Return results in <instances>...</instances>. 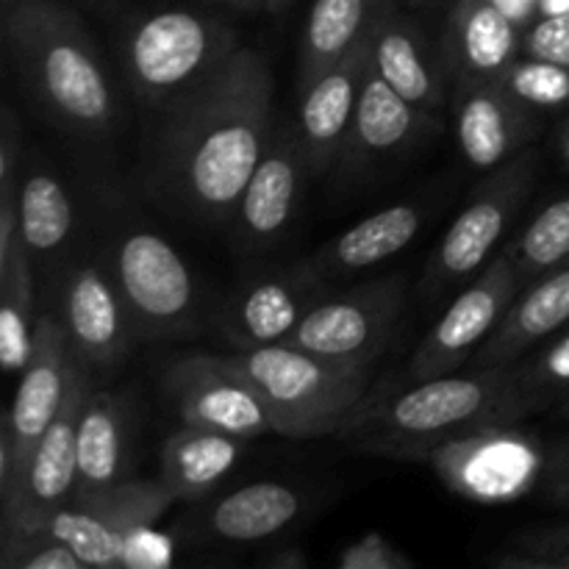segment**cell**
<instances>
[{
  "mask_svg": "<svg viewBox=\"0 0 569 569\" xmlns=\"http://www.w3.org/2000/svg\"><path fill=\"white\" fill-rule=\"evenodd\" d=\"M306 498L281 481H256L222 495L187 520V531L228 545H256L287 531Z\"/></svg>",
  "mask_w": 569,
  "mask_h": 569,
  "instance_id": "cell-21",
  "label": "cell"
},
{
  "mask_svg": "<svg viewBox=\"0 0 569 569\" xmlns=\"http://www.w3.org/2000/svg\"><path fill=\"white\" fill-rule=\"evenodd\" d=\"M531 417L511 365L415 381L383 398H367L339 437L367 453L426 461L437 445L476 426Z\"/></svg>",
  "mask_w": 569,
  "mask_h": 569,
  "instance_id": "cell-3",
  "label": "cell"
},
{
  "mask_svg": "<svg viewBox=\"0 0 569 569\" xmlns=\"http://www.w3.org/2000/svg\"><path fill=\"white\" fill-rule=\"evenodd\" d=\"M72 356L76 353L59 315L37 320L31 361L20 372L14 400L0 431V498L14 489L33 448L59 415L70 387Z\"/></svg>",
  "mask_w": 569,
  "mask_h": 569,
  "instance_id": "cell-12",
  "label": "cell"
},
{
  "mask_svg": "<svg viewBox=\"0 0 569 569\" xmlns=\"http://www.w3.org/2000/svg\"><path fill=\"white\" fill-rule=\"evenodd\" d=\"M537 178V153L526 148L498 170L487 172L472 198L445 231L442 242L431 253L422 289L428 298L470 283L492 259L495 248L515 222Z\"/></svg>",
  "mask_w": 569,
  "mask_h": 569,
  "instance_id": "cell-7",
  "label": "cell"
},
{
  "mask_svg": "<svg viewBox=\"0 0 569 569\" xmlns=\"http://www.w3.org/2000/svg\"><path fill=\"white\" fill-rule=\"evenodd\" d=\"M426 461L456 495L472 503L498 506L539 489L548 450L537 433L520 431L517 422H498L445 439Z\"/></svg>",
  "mask_w": 569,
  "mask_h": 569,
  "instance_id": "cell-9",
  "label": "cell"
},
{
  "mask_svg": "<svg viewBox=\"0 0 569 569\" xmlns=\"http://www.w3.org/2000/svg\"><path fill=\"white\" fill-rule=\"evenodd\" d=\"M242 448L244 439L181 422L161 445L159 478L178 500H200L226 481Z\"/></svg>",
  "mask_w": 569,
  "mask_h": 569,
  "instance_id": "cell-28",
  "label": "cell"
},
{
  "mask_svg": "<svg viewBox=\"0 0 569 569\" xmlns=\"http://www.w3.org/2000/svg\"><path fill=\"white\" fill-rule=\"evenodd\" d=\"M389 3L392 0H315L300 37L298 89L365 44Z\"/></svg>",
  "mask_w": 569,
  "mask_h": 569,
  "instance_id": "cell-27",
  "label": "cell"
},
{
  "mask_svg": "<svg viewBox=\"0 0 569 569\" xmlns=\"http://www.w3.org/2000/svg\"><path fill=\"white\" fill-rule=\"evenodd\" d=\"M520 278L509 253H498L489 259V264L465 283L459 298L448 306L437 326L431 328L420 348L415 350L406 376L411 381H426V378L450 376L461 367L470 365L476 350L492 337L495 328L511 309L520 292Z\"/></svg>",
  "mask_w": 569,
  "mask_h": 569,
  "instance_id": "cell-13",
  "label": "cell"
},
{
  "mask_svg": "<svg viewBox=\"0 0 569 569\" xmlns=\"http://www.w3.org/2000/svg\"><path fill=\"white\" fill-rule=\"evenodd\" d=\"M170 565L172 548L161 533H156V526L139 533L122 556V569H161Z\"/></svg>",
  "mask_w": 569,
  "mask_h": 569,
  "instance_id": "cell-39",
  "label": "cell"
},
{
  "mask_svg": "<svg viewBox=\"0 0 569 569\" xmlns=\"http://www.w3.org/2000/svg\"><path fill=\"white\" fill-rule=\"evenodd\" d=\"M22 161V137L17 128V117L11 106L3 109V133H0V183L20 181L17 170Z\"/></svg>",
  "mask_w": 569,
  "mask_h": 569,
  "instance_id": "cell-40",
  "label": "cell"
},
{
  "mask_svg": "<svg viewBox=\"0 0 569 569\" xmlns=\"http://www.w3.org/2000/svg\"><path fill=\"white\" fill-rule=\"evenodd\" d=\"M331 292L309 261L264 267L239 278L220 306V333L233 350L283 345L306 311Z\"/></svg>",
  "mask_w": 569,
  "mask_h": 569,
  "instance_id": "cell-14",
  "label": "cell"
},
{
  "mask_svg": "<svg viewBox=\"0 0 569 569\" xmlns=\"http://www.w3.org/2000/svg\"><path fill=\"white\" fill-rule=\"evenodd\" d=\"M264 398L278 437H339L345 422L365 406L376 361L326 359L292 345L233 350L217 356Z\"/></svg>",
  "mask_w": 569,
  "mask_h": 569,
  "instance_id": "cell-4",
  "label": "cell"
},
{
  "mask_svg": "<svg viewBox=\"0 0 569 569\" xmlns=\"http://www.w3.org/2000/svg\"><path fill=\"white\" fill-rule=\"evenodd\" d=\"M3 33L28 94L56 126L78 139L114 133L120 100L78 14L56 0H9Z\"/></svg>",
  "mask_w": 569,
  "mask_h": 569,
  "instance_id": "cell-2",
  "label": "cell"
},
{
  "mask_svg": "<svg viewBox=\"0 0 569 569\" xmlns=\"http://www.w3.org/2000/svg\"><path fill=\"white\" fill-rule=\"evenodd\" d=\"M539 492L548 503L569 509V439L553 445L548 450V461H545L542 483H539Z\"/></svg>",
  "mask_w": 569,
  "mask_h": 569,
  "instance_id": "cell-38",
  "label": "cell"
},
{
  "mask_svg": "<svg viewBox=\"0 0 569 569\" xmlns=\"http://www.w3.org/2000/svg\"><path fill=\"white\" fill-rule=\"evenodd\" d=\"M517 56H522V28L495 0H456L445 28L453 81H498Z\"/></svg>",
  "mask_w": 569,
  "mask_h": 569,
  "instance_id": "cell-22",
  "label": "cell"
},
{
  "mask_svg": "<svg viewBox=\"0 0 569 569\" xmlns=\"http://www.w3.org/2000/svg\"><path fill=\"white\" fill-rule=\"evenodd\" d=\"M226 3H228V0H226Z\"/></svg>",
  "mask_w": 569,
  "mask_h": 569,
  "instance_id": "cell-48",
  "label": "cell"
},
{
  "mask_svg": "<svg viewBox=\"0 0 569 569\" xmlns=\"http://www.w3.org/2000/svg\"><path fill=\"white\" fill-rule=\"evenodd\" d=\"M411 3H415V6H428V3H433V0H411Z\"/></svg>",
  "mask_w": 569,
  "mask_h": 569,
  "instance_id": "cell-47",
  "label": "cell"
},
{
  "mask_svg": "<svg viewBox=\"0 0 569 569\" xmlns=\"http://www.w3.org/2000/svg\"><path fill=\"white\" fill-rule=\"evenodd\" d=\"M569 326V261L545 272L517 295L492 337L470 359L472 370L503 367Z\"/></svg>",
  "mask_w": 569,
  "mask_h": 569,
  "instance_id": "cell-23",
  "label": "cell"
},
{
  "mask_svg": "<svg viewBox=\"0 0 569 569\" xmlns=\"http://www.w3.org/2000/svg\"><path fill=\"white\" fill-rule=\"evenodd\" d=\"M0 567L3 569H89L81 556L50 531L0 542Z\"/></svg>",
  "mask_w": 569,
  "mask_h": 569,
  "instance_id": "cell-35",
  "label": "cell"
},
{
  "mask_svg": "<svg viewBox=\"0 0 569 569\" xmlns=\"http://www.w3.org/2000/svg\"><path fill=\"white\" fill-rule=\"evenodd\" d=\"M164 392L181 422L214 428L244 442L278 433L264 398L217 356L172 361L164 372Z\"/></svg>",
  "mask_w": 569,
  "mask_h": 569,
  "instance_id": "cell-15",
  "label": "cell"
},
{
  "mask_svg": "<svg viewBox=\"0 0 569 569\" xmlns=\"http://www.w3.org/2000/svg\"><path fill=\"white\" fill-rule=\"evenodd\" d=\"M33 259L22 237L0 256V365L20 376L33 353Z\"/></svg>",
  "mask_w": 569,
  "mask_h": 569,
  "instance_id": "cell-30",
  "label": "cell"
},
{
  "mask_svg": "<svg viewBox=\"0 0 569 569\" xmlns=\"http://www.w3.org/2000/svg\"><path fill=\"white\" fill-rule=\"evenodd\" d=\"M495 3H498L522 31L539 17V0H495Z\"/></svg>",
  "mask_w": 569,
  "mask_h": 569,
  "instance_id": "cell-42",
  "label": "cell"
},
{
  "mask_svg": "<svg viewBox=\"0 0 569 569\" xmlns=\"http://www.w3.org/2000/svg\"><path fill=\"white\" fill-rule=\"evenodd\" d=\"M237 11L244 14H256V11H270V0H228Z\"/></svg>",
  "mask_w": 569,
  "mask_h": 569,
  "instance_id": "cell-44",
  "label": "cell"
},
{
  "mask_svg": "<svg viewBox=\"0 0 569 569\" xmlns=\"http://www.w3.org/2000/svg\"><path fill=\"white\" fill-rule=\"evenodd\" d=\"M103 267L139 339H176L198 331V281L187 259L161 233L126 228L109 242Z\"/></svg>",
  "mask_w": 569,
  "mask_h": 569,
  "instance_id": "cell-6",
  "label": "cell"
},
{
  "mask_svg": "<svg viewBox=\"0 0 569 569\" xmlns=\"http://www.w3.org/2000/svg\"><path fill=\"white\" fill-rule=\"evenodd\" d=\"M272 92L264 56L239 48L206 81L156 111L144 161L150 194L206 226H231L276 128Z\"/></svg>",
  "mask_w": 569,
  "mask_h": 569,
  "instance_id": "cell-1",
  "label": "cell"
},
{
  "mask_svg": "<svg viewBox=\"0 0 569 569\" xmlns=\"http://www.w3.org/2000/svg\"><path fill=\"white\" fill-rule=\"evenodd\" d=\"M172 503L178 498L161 478H122L111 487L72 495L48 531L64 539L89 569H117L128 545L153 528Z\"/></svg>",
  "mask_w": 569,
  "mask_h": 569,
  "instance_id": "cell-10",
  "label": "cell"
},
{
  "mask_svg": "<svg viewBox=\"0 0 569 569\" xmlns=\"http://www.w3.org/2000/svg\"><path fill=\"white\" fill-rule=\"evenodd\" d=\"M556 14H569V0H539V17H556Z\"/></svg>",
  "mask_w": 569,
  "mask_h": 569,
  "instance_id": "cell-43",
  "label": "cell"
},
{
  "mask_svg": "<svg viewBox=\"0 0 569 569\" xmlns=\"http://www.w3.org/2000/svg\"><path fill=\"white\" fill-rule=\"evenodd\" d=\"M133 406L126 392H94L87 398L78 422L76 495L111 487L126 478L131 448Z\"/></svg>",
  "mask_w": 569,
  "mask_h": 569,
  "instance_id": "cell-26",
  "label": "cell"
},
{
  "mask_svg": "<svg viewBox=\"0 0 569 569\" xmlns=\"http://www.w3.org/2000/svg\"><path fill=\"white\" fill-rule=\"evenodd\" d=\"M17 206H20V237L33 264L56 259L72 239L76 228V206L64 181L48 164L28 167L26 176L20 172Z\"/></svg>",
  "mask_w": 569,
  "mask_h": 569,
  "instance_id": "cell-29",
  "label": "cell"
},
{
  "mask_svg": "<svg viewBox=\"0 0 569 569\" xmlns=\"http://www.w3.org/2000/svg\"><path fill=\"white\" fill-rule=\"evenodd\" d=\"M242 48L220 17L192 9H159L139 17L122 37V67L131 92L161 111L220 70Z\"/></svg>",
  "mask_w": 569,
  "mask_h": 569,
  "instance_id": "cell-5",
  "label": "cell"
},
{
  "mask_svg": "<svg viewBox=\"0 0 569 569\" xmlns=\"http://www.w3.org/2000/svg\"><path fill=\"white\" fill-rule=\"evenodd\" d=\"M522 287L569 261V194L537 211L526 231L506 248Z\"/></svg>",
  "mask_w": 569,
  "mask_h": 569,
  "instance_id": "cell-32",
  "label": "cell"
},
{
  "mask_svg": "<svg viewBox=\"0 0 569 569\" xmlns=\"http://www.w3.org/2000/svg\"><path fill=\"white\" fill-rule=\"evenodd\" d=\"M339 569H411L415 559L406 553L403 548H398L395 542H389L383 533L370 531L365 537H359L356 542H350L348 548H342V553L337 556Z\"/></svg>",
  "mask_w": 569,
  "mask_h": 569,
  "instance_id": "cell-36",
  "label": "cell"
},
{
  "mask_svg": "<svg viewBox=\"0 0 569 569\" xmlns=\"http://www.w3.org/2000/svg\"><path fill=\"white\" fill-rule=\"evenodd\" d=\"M517 387L531 415H550L569 406V326L511 361Z\"/></svg>",
  "mask_w": 569,
  "mask_h": 569,
  "instance_id": "cell-31",
  "label": "cell"
},
{
  "mask_svg": "<svg viewBox=\"0 0 569 569\" xmlns=\"http://www.w3.org/2000/svg\"><path fill=\"white\" fill-rule=\"evenodd\" d=\"M498 569H569V522L526 528L492 559Z\"/></svg>",
  "mask_w": 569,
  "mask_h": 569,
  "instance_id": "cell-34",
  "label": "cell"
},
{
  "mask_svg": "<svg viewBox=\"0 0 569 569\" xmlns=\"http://www.w3.org/2000/svg\"><path fill=\"white\" fill-rule=\"evenodd\" d=\"M453 122L467 164L492 172L528 148L539 128V114L503 83L456 78Z\"/></svg>",
  "mask_w": 569,
  "mask_h": 569,
  "instance_id": "cell-18",
  "label": "cell"
},
{
  "mask_svg": "<svg viewBox=\"0 0 569 569\" xmlns=\"http://www.w3.org/2000/svg\"><path fill=\"white\" fill-rule=\"evenodd\" d=\"M522 53L569 64V14L539 17L522 31Z\"/></svg>",
  "mask_w": 569,
  "mask_h": 569,
  "instance_id": "cell-37",
  "label": "cell"
},
{
  "mask_svg": "<svg viewBox=\"0 0 569 569\" xmlns=\"http://www.w3.org/2000/svg\"><path fill=\"white\" fill-rule=\"evenodd\" d=\"M289 3H292V0H270V11H272V14H278V11L287 9Z\"/></svg>",
  "mask_w": 569,
  "mask_h": 569,
  "instance_id": "cell-46",
  "label": "cell"
},
{
  "mask_svg": "<svg viewBox=\"0 0 569 569\" xmlns=\"http://www.w3.org/2000/svg\"><path fill=\"white\" fill-rule=\"evenodd\" d=\"M556 153H559V161L569 170V120L559 131V137H556Z\"/></svg>",
  "mask_w": 569,
  "mask_h": 569,
  "instance_id": "cell-45",
  "label": "cell"
},
{
  "mask_svg": "<svg viewBox=\"0 0 569 569\" xmlns=\"http://www.w3.org/2000/svg\"><path fill=\"white\" fill-rule=\"evenodd\" d=\"M89 395L92 372L72 356L70 387L59 415L33 448L14 489L0 498V542L48 531L56 511L72 500L78 483V422Z\"/></svg>",
  "mask_w": 569,
  "mask_h": 569,
  "instance_id": "cell-8",
  "label": "cell"
},
{
  "mask_svg": "<svg viewBox=\"0 0 569 569\" xmlns=\"http://www.w3.org/2000/svg\"><path fill=\"white\" fill-rule=\"evenodd\" d=\"M406 303L398 276L356 283L317 300L283 345L326 359L378 361L387 350Z\"/></svg>",
  "mask_w": 569,
  "mask_h": 569,
  "instance_id": "cell-11",
  "label": "cell"
},
{
  "mask_svg": "<svg viewBox=\"0 0 569 569\" xmlns=\"http://www.w3.org/2000/svg\"><path fill=\"white\" fill-rule=\"evenodd\" d=\"M367 61H370V39L365 44L328 67L309 87L300 89L298 128L300 148L311 172H328L342 161L350 128H353L356 106H359L361 83H365Z\"/></svg>",
  "mask_w": 569,
  "mask_h": 569,
  "instance_id": "cell-19",
  "label": "cell"
},
{
  "mask_svg": "<svg viewBox=\"0 0 569 569\" xmlns=\"http://www.w3.org/2000/svg\"><path fill=\"white\" fill-rule=\"evenodd\" d=\"M431 111H422L420 106L409 103L398 89L389 87L387 78L376 70L370 59L365 83H361L359 106H356L353 128H350L339 164L348 172L381 164L420 142L431 131Z\"/></svg>",
  "mask_w": 569,
  "mask_h": 569,
  "instance_id": "cell-20",
  "label": "cell"
},
{
  "mask_svg": "<svg viewBox=\"0 0 569 569\" xmlns=\"http://www.w3.org/2000/svg\"><path fill=\"white\" fill-rule=\"evenodd\" d=\"M59 320L89 372H109L131 353L137 328L103 261H81L64 276Z\"/></svg>",
  "mask_w": 569,
  "mask_h": 569,
  "instance_id": "cell-17",
  "label": "cell"
},
{
  "mask_svg": "<svg viewBox=\"0 0 569 569\" xmlns=\"http://www.w3.org/2000/svg\"><path fill=\"white\" fill-rule=\"evenodd\" d=\"M370 59L376 70L387 78L389 87L398 89L409 103L431 114L442 106L445 81L431 44L415 20L400 14L395 0L372 28Z\"/></svg>",
  "mask_w": 569,
  "mask_h": 569,
  "instance_id": "cell-25",
  "label": "cell"
},
{
  "mask_svg": "<svg viewBox=\"0 0 569 569\" xmlns=\"http://www.w3.org/2000/svg\"><path fill=\"white\" fill-rule=\"evenodd\" d=\"M422 220L426 214L415 203L383 206L322 244L317 253L306 256V261L322 281L333 287L337 281L359 276L409 248L420 233Z\"/></svg>",
  "mask_w": 569,
  "mask_h": 569,
  "instance_id": "cell-24",
  "label": "cell"
},
{
  "mask_svg": "<svg viewBox=\"0 0 569 569\" xmlns=\"http://www.w3.org/2000/svg\"><path fill=\"white\" fill-rule=\"evenodd\" d=\"M261 567L267 569H303L309 567V556L303 548H278L261 559Z\"/></svg>",
  "mask_w": 569,
  "mask_h": 569,
  "instance_id": "cell-41",
  "label": "cell"
},
{
  "mask_svg": "<svg viewBox=\"0 0 569 569\" xmlns=\"http://www.w3.org/2000/svg\"><path fill=\"white\" fill-rule=\"evenodd\" d=\"M309 172L295 122L272 128L267 150L231 217L233 242L239 250L259 256L281 242L298 214L303 178Z\"/></svg>",
  "mask_w": 569,
  "mask_h": 569,
  "instance_id": "cell-16",
  "label": "cell"
},
{
  "mask_svg": "<svg viewBox=\"0 0 569 569\" xmlns=\"http://www.w3.org/2000/svg\"><path fill=\"white\" fill-rule=\"evenodd\" d=\"M498 83H503L520 103H526L537 114L569 106V64H559V61L522 53L506 67Z\"/></svg>",
  "mask_w": 569,
  "mask_h": 569,
  "instance_id": "cell-33",
  "label": "cell"
}]
</instances>
